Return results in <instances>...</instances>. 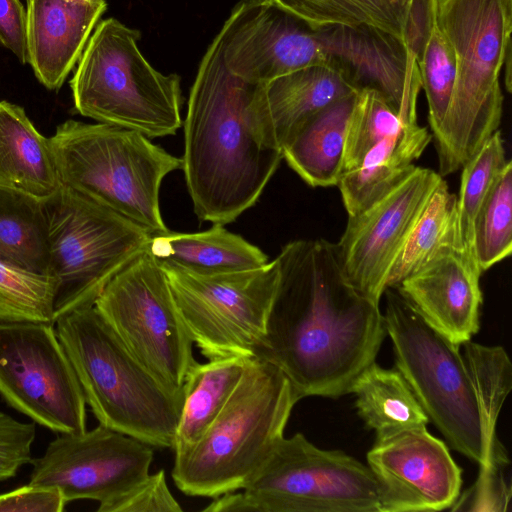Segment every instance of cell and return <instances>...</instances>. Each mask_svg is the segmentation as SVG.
Masks as SVG:
<instances>
[{
    "label": "cell",
    "mask_w": 512,
    "mask_h": 512,
    "mask_svg": "<svg viewBox=\"0 0 512 512\" xmlns=\"http://www.w3.org/2000/svg\"><path fill=\"white\" fill-rule=\"evenodd\" d=\"M254 358L279 368L300 398H339L376 361L386 330L379 304L345 279L335 244L287 243Z\"/></svg>",
    "instance_id": "obj_1"
},
{
    "label": "cell",
    "mask_w": 512,
    "mask_h": 512,
    "mask_svg": "<svg viewBox=\"0 0 512 512\" xmlns=\"http://www.w3.org/2000/svg\"><path fill=\"white\" fill-rule=\"evenodd\" d=\"M261 85L227 69L216 35L200 61L183 122L182 170L200 221L234 222L255 205L283 159L260 134Z\"/></svg>",
    "instance_id": "obj_2"
},
{
    "label": "cell",
    "mask_w": 512,
    "mask_h": 512,
    "mask_svg": "<svg viewBox=\"0 0 512 512\" xmlns=\"http://www.w3.org/2000/svg\"><path fill=\"white\" fill-rule=\"evenodd\" d=\"M54 326L99 424L151 447L172 449L183 386L165 384L142 365L94 305L60 316Z\"/></svg>",
    "instance_id": "obj_3"
},
{
    "label": "cell",
    "mask_w": 512,
    "mask_h": 512,
    "mask_svg": "<svg viewBox=\"0 0 512 512\" xmlns=\"http://www.w3.org/2000/svg\"><path fill=\"white\" fill-rule=\"evenodd\" d=\"M435 21L456 61L451 102L432 135L439 174L445 176L461 169L500 125V75L511 62L512 0H436Z\"/></svg>",
    "instance_id": "obj_4"
},
{
    "label": "cell",
    "mask_w": 512,
    "mask_h": 512,
    "mask_svg": "<svg viewBox=\"0 0 512 512\" xmlns=\"http://www.w3.org/2000/svg\"><path fill=\"white\" fill-rule=\"evenodd\" d=\"M383 295V320L396 369L429 421L451 448L475 461L481 471L506 468L508 454L483 421L461 346L431 326L396 288L387 287Z\"/></svg>",
    "instance_id": "obj_5"
},
{
    "label": "cell",
    "mask_w": 512,
    "mask_h": 512,
    "mask_svg": "<svg viewBox=\"0 0 512 512\" xmlns=\"http://www.w3.org/2000/svg\"><path fill=\"white\" fill-rule=\"evenodd\" d=\"M299 400L279 368L251 359L205 433L175 454V485L187 495L210 498L243 489L284 436Z\"/></svg>",
    "instance_id": "obj_6"
},
{
    "label": "cell",
    "mask_w": 512,
    "mask_h": 512,
    "mask_svg": "<svg viewBox=\"0 0 512 512\" xmlns=\"http://www.w3.org/2000/svg\"><path fill=\"white\" fill-rule=\"evenodd\" d=\"M61 185L143 227L166 232L162 181L182 169V158L147 136L121 126L69 119L50 137Z\"/></svg>",
    "instance_id": "obj_7"
},
{
    "label": "cell",
    "mask_w": 512,
    "mask_h": 512,
    "mask_svg": "<svg viewBox=\"0 0 512 512\" xmlns=\"http://www.w3.org/2000/svg\"><path fill=\"white\" fill-rule=\"evenodd\" d=\"M139 38V31L115 18L97 23L70 81L74 107L98 123L150 139L175 135L183 125L180 77L156 70Z\"/></svg>",
    "instance_id": "obj_8"
},
{
    "label": "cell",
    "mask_w": 512,
    "mask_h": 512,
    "mask_svg": "<svg viewBox=\"0 0 512 512\" xmlns=\"http://www.w3.org/2000/svg\"><path fill=\"white\" fill-rule=\"evenodd\" d=\"M43 203L55 323L66 313L94 305L109 281L147 250L152 234L64 186Z\"/></svg>",
    "instance_id": "obj_9"
},
{
    "label": "cell",
    "mask_w": 512,
    "mask_h": 512,
    "mask_svg": "<svg viewBox=\"0 0 512 512\" xmlns=\"http://www.w3.org/2000/svg\"><path fill=\"white\" fill-rule=\"evenodd\" d=\"M249 512H379L378 485L366 464L283 436L241 489Z\"/></svg>",
    "instance_id": "obj_10"
},
{
    "label": "cell",
    "mask_w": 512,
    "mask_h": 512,
    "mask_svg": "<svg viewBox=\"0 0 512 512\" xmlns=\"http://www.w3.org/2000/svg\"><path fill=\"white\" fill-rule=\"evenodd\" d=\"M94 306L129 352L165 384L181 388L193 340L162 266L145 250L106 285Z\"/></svg>",
    "instance_id": "obj_11"
},
{
    "label": "cell",
    "mask_w": 512,
    "mask_h": 512,
    "mask_svg": "<svg viewBox=\"0 0 512 512\" xmlns=\"http://www.w3.org/2000/svg\"><path fill=\"white\" fill-rule=\"evenodd\" d=\"M161 266L193 343L204 357L254 358L278 285L276 258L256 269L217 275Z\"/></svg>",
    "instance_id": "obj_12"
},
{
    "label": "cell",
    "mask_w": 512,
    "mask_h": 512,
    "mask_svg": "<svg viewBox=\"0 0 512 512\" xmlns=\"http://www.w3.org/2000/svg\"><path fill=\"white\" fill-rule=\"evenodd\" d=\"M0 395L59 434L86 430V401L52 323L0 320Z\"/></svg>",
    "instance_id": "obj_13"
},
{
    "label": "cell",
    "mask_w": 512,
    "mask_h": 512,
    "mask_svg": "<svg viewBox=\"0 0 512 512\" xmlns=\"http://www.w3.org/2000/svg\"><path fill=\"white\" fill-rule=\"evenodd\" d=\"M441 180L439 173L415 166L389 192L348 216L335 248L345 279L361 295L379 304L391 268Z\"/></svg>",
    "instance_id": "obj_14"
},
{
    "label": "cell",
    "mask_w": 512,
    "mask_h": 512,
    "mask_svg": "<svg viewBox=\"0 0 512 512\" xmlns=\"http://www.w3.org/2000/svg\"><path fill=\"white\" fill-rule=\"evenodd\" d=\"M152 447L102 424L63 433L32 460L30 484L58 489L68 503L89 499L103 505L143 480Z\"/></svg>",
    "instance_id": "obj_15"
},
{
    "label": "cell",
    "mask_w": 512,
    "mask_h": 512,
    "mask_svg": "<svg viewBox=\"0 0 512 512\" xmlns=\"http://www.w3.org/2000/svg\"><path fill=\"white\" fill-rule=\"evenodd\" d=\"M217 35L225 66L247 82L329 64L316 29L274 0H241Z\"/></svg>",
    "instance_id": "obj_16"
},
{
    "label": "cell",
    "mask_w": 512,
    "mask_h": 512,
    "mask_svg": "<svg viewBox=\"0 0 512 512\" xmlns=\"http://www.w3.org/2000/svg\"><path fill=\"white\" fill-rule=\"evenodd\" d=\"M366 460L378 485L379 512L449 510L460 495L462 469L426 426L376 438Z\"/></svg>",
    "instance_id": "obj_17"
},
{
    "label": "cell",
    "mask_w": 512,
    "mask_h": 512,
    "mask_svg": "<svg viewBox=\"0 0 512 512\" xmlns=\"http://www.w3.org/2000/svg\"><path fill=\"white\" fill-rule=\"evenodd\" d=\"M316 31L329 64L339 68L356 90L376 91L405 123H417L421 77L416 54L403 39L367 25H332Z\"/></svg>",
    "instance_id": "obj_18"
},
{
    "label": "cell",
    "mask_w": 512,
    "mask_h": 512,
    "mask_svg": "<svg viewBox=\"0 0 512 512\" xmlns=\"http://www.w3.org/2000/svg\"><path fill=\"white\" fill-rule=\"evenodd\" d=\"M481 274L475 257L456 242L442 247L395 288L431 326L461 346L480 328Z\"/></svg>",
    "instance_id": "obj_19"
},
{
    "label": "cell",
    "mask_w": 512,
    "mask_h": 512,
    "mask_svg": "<svg viewBox=\"0 0 512 512\" xmlns=\"http://www.w3.org/2000/svg\"><path fill=\"white\" fill-rule=\"evenodd\" d=\"M106 8L105 0H27L28 63L44 87L63 85Z\"/></svg>",
    "instance_id": "obj_20"
},
{
    "label": "cell",
    "mask_w": 512,
    "mask_h": 512,
    "mask_svg": "<svg viewBox=\"0 0 512 512\" xmlns=\"http://www.w3.org/2000/svg\"><path fill=\"white\" fill-rule=\"evenodd\" d=\"M356 90L334 65H314L261 85L257 112L265 144L280 150L312 115Z\"/></svg>",
    "instance_id": "obj_21"
},
{
    "label": "cell",
    "mask_w": 512,
    "mask_h": 512,
    "mask_svg": "<svg viewBox=\"0 0 512 512\" xmlns=\"http://www.w3.org/2000/svg\"><path fill=\"white\" fill-rule=\"evenodd\" d=\"M0 186L40 200L61 185L50 138L42 135L25 110L0 101Z\"/></svg>",
    "instance_id": "obj_22"
},
{
    "label": "cell",
    "mask_w": 512,
    "mask_h": 512,
    "mask_svg": "<svg viewBox=\"0 0 512 512\" xmlns=\"http://www.w3.org/2000/svg\"><path fill=\"white\" fill-rule=\"evenodd\" d=\"M147 250L161 265L199 275L251 270L269 262L260 248L221 224L196 233L153 234Z\"/></svg>",
    "instance_id": "obj_23"
},
{
    "label": "cell",
    "mask_w": 512,
    "mask_h": 512,
    "mask_svg": "<svg viewBox=\"0 0 512 512\" xmlns=\"http://www.w3.org/2000/svg\"><path fill=\"white\" fill-rule=\"evenodd\" d=\"M357 93L340 98L312 115L283 147V159L308 185L338 184L343 173L346 131Z\"/></svg>",
    "instance_id": "obj_24"
},
{
    "label": "cell",
    "mask_w": 512,
    "mask_h": 512,
    "mask_svg": "<svg viewBox=\"0 0 512 512\" xmlns=\"http://www.w3.org/2000/svg\"><path fill=\"white\" fill-rule=\"evenodd\" d=\"M431 140L432 134L426 127L406 124L374 146L358 167L342 174L337 186L348 216L360 212L400 183L414 169L413 162Z\"/></svg>",
    "instance_id": "obj_25"
},
{
    "label": "cell",
    "mask_w": 512,
    "mask_h": 512,
    "mask_svg": "<svg viewBox=\"0 0 512 512\" xmlns=\"http://www.w3.org/2000/svg\"><path fill=\"white\" fill-rule=\"evenodd\" d=\"M253 358L231 356L195 362L184 383V400L178 423L174 454L193 446L205 433L232 395Z\"/></svg>",
    "instance_id": "obj_26"
},
{
    "label": "cell",
    "mask_w": 512,
    "mask_h": 512,
    "mask_svg": "<svg viewBox=\"0 0 512 512\" xmlns=\"http://www.w3.org/2000/svg\"><path fill=\"white\" fill-rule=\"evenodd\" d=\"M359 417L376 438L427 426L429 419L411 387L397 369L374 361L352 385Z\"/></svg>",
    "instance_id": "obj_27"
},
{
    "label": "cell",
    "mask_w": 512,
    "mask_h": 512,
    "mask_svg": "<svg viewBox=\"0 0 512 512\" xmlns=\"http://www.w3.org/2000/svg\"><path fill=\"white\" fill-rule=\"evenodd\" d=\"M0 261L48 274L43 200L0 186Z\"/></svg>",
    "instance_id": "obj_28"
},
{
    "label": "cell",
    "mask_w": 512,
    "mask_h": 512,
    "mask_svg": "<svg viewBox=\"0 0 512 512\" xmlns=\"http://www.w3.org/2000/svg\"><path fill=\"white\" fill-rule=\"evenodd\" d=\"M456 242L462 243L457 220V196L450 192L442 179L394 262L387 287H397L402 280L421 269L442 247Z\"/></svg>",
    "instance_id": "obj_29"
},
{
    "label": "cell",
    "mask_w": 512,
    "mask_h": 512,
    "mask_svg": "<svg viewBox=\"0 0 512 512\" xmlns=\"http://www.w3.org/2000/svg\"><path fill=\"white\" fill-rule=\"evenodd\" d=\"M313 29L367 25L406 42L415 0H274Z\"/></svg>",
    "instance_id": "obj_30"
},
{
    "label": "cell",
    "mask_w": 512,
    "mask_h": 512,
    "mask_svg": "<svg viewBox=\"0 0 512 512\" xmlns=\"http://www.w3.org/2000/svg\"><path fill=\"white\" fill-rule=\"evenodd\" d=\"M512 252V162L496 176L474 223V254L482 273Z\"/></svg>",
    "instance_id": "obj_31"
},
{
    "label": "cell",
    "mask_w": 512,
    "mask_h": 512,
    "mask_svg": "<svg viewBox=\"0 0 512 512\" xmlns=\"http://www.w3.org/2000/svg\"><path fill=\"white\" fill-rule=\"evenodd\" d=\"M508 160L502 135L496 130L461 168L457 196L458 227L464 247L474 257V223L477 213L496 176Z\"/></svg>",
    "instance_id": "obj_32"
},
{
    "label": "cell",
    "mask_w": 512,
    "mask_h": 512,
    "mask_svg": "<svg viewBox=\"0 0 512 512\" xmlns=\"http://www.w3.org/2000/svg\"><path fill=\"white\" fill-rule=\"evenodd\" d=\"M0 320L54 324L52 277L0 261Z\"/></svg>",
    "instance_id": "obj_33"
},
{
    "label": "cell",
    "mask_w": 512,
    "mask_h": 512,
    "mask_svg": "<svg viewBox=\"0 0 512 512\" xmlns=\"http://www.w3.org/2000/svg\"><path fill=\"white\" fill-rule=\"evenodd\" d=\"M480 412L487 428L496 433L499 413L512 389V364L499 345H483L469 340L461 345Z\"/></svg>",
    "instance_id": "obj_34"
},
{
    "label": "cell",
    "mask_w": 512,
    "mask_h": 512,
    "mask_svg": "<svg viewBox=\"0 0 512 512\" xmlns=\"http://www.w3.org/2000/svg\"><path fill=\"white\" fill-rule=\"evenodd\" d=\"M406 124L376 91L358 90L346 131L342 174L358 167L374 146Z\"/></svg>",
    "instance_id": "obj_35"
},
{
    "label": "cell",
    "mask_w": 512,
    "mask_h": 512,
    "mask_svg": "<svg viewBox=\"0 0 512 512\" xmlns=\"http://www.w3.org/2000/svg\"><path fill=\"white\" fill-rule=\"evenodd\" d=\"M416 57L422 89L428 103V120L434 135L446 116L456 79L455 56L436 24L435 14Z\"/></svg>",
    "instance_id": "obj_36"
},
{
    "label": "cell",
    "mask_w": 512,
    "mask_h": 512,
    "mask_svg": "<svg viewBox=\"0 0 512 512\" xmlns=\"http://www.w3.org/2000/svg\"><path fill=\"white\" fill-rule=\"evenodd\" d=\"M98 512H179L180 504L169 490L164 470L148 474L128 490L99 505Z\"/></svg>",
    "instance_id": "obj_37"
},
{
    "label": "cell",
    "mask_w": 512,
    "mask_h": 512,
    "mask_svg": "<svg viewBox=\"0 0 512 512\" xmlns=\"http://www.w3.org/2000/svg\"><path fill=\"white\" fill-rule=\"evenodd\" d=\"M35 424L18 421L0 411V481L14 477L31 463Z\"/></svg>",
    "instance_id": "obj_38"
},
{
    "label": "cell",
    "mask_w": 512,
    "mask_h": 512,
    "mask_svg": "<svg viewBox=\"0 0 512 512\" xmlns=\"http://www.w3.org/2000/svg\"><path fill=\"white\" fill-rule=\"evenodd\" d=\"M505 468L479 471L475 483L459 495L451 511H498L509 510L510 483L504 477Z\"/></svg>",
    "instance_id": "obj_39"
},
{
    "label": "cell",
    "mask_w": 512,
    "mask_h": 512,
    "mask_svg": "<svg viewBox=\"0 0 512 512\" xmlns=\"http://www.w3.org/2000/svg\"><path fill=\"white\" fill-rule=\"evenodd\" d=\"M66 504L58 489L30 483L0 494V512H62Z\"/></svg>",
    "instance_id": "obj_40"
},
{
    "label": "cell",
    "mask_w": 512,
    "mask_h": 512,
    "mask_svg": "<svg viewBox=\"0 0 512 512\" xmlns=\"http://www.w3.org/2000/svg\"><path fill=\"white\" fill-rule=\"evenodd\" d=\"M0 46L28 63L27 13L19 0H0Z\"/></svg>",
    "instance_id": "obj_41"
},
{
    "label": "cell",
    "mask_w": 512,
    "mask_h": 512,
    "mask_svg": "<svg viewBox=\"0 0 512 512\" xmlns=\"http://www.w3.org/2000/svg\"><path fill=\"white\" fill-rule=\"evenodd\" d=\"M65 1H90V0H65Z\"/></svg>",
    "instance_id": "obj_42"
}]
</instances>
